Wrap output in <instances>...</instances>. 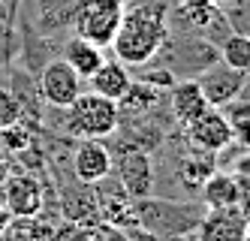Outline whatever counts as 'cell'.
Returning <instances> with one entry per match:
<instances>
[{"label":"cell","instance_id":"1","mask_svg":"<svg viewBox=\"0 0 250 241\" xmlns=\"http://www.w3.org/2000/svg\"><path fill=\"white\" fill-rule=\"evenodd\" d=\"M169 40V9L166 3H139L124 9L112 51L127 66H145Z\"/></svg>","mask_w":250,"mask_h":241},{"label":"cell","instance_id":"2","mask_svg":"<svg viewBox=\"0 0 250 241\" xmlns=\"http://www.w3.org/2000/svg\"><path fill=\"white\" fill-rule=\"evenodd\" d=\"M63 112H66V130L79 139H105L121 127L118 103L103 94H94V90H87V94L82 90Z\"/></svg>","mask_w":250,"mask_h":241},{"label":"cell","instance_id":"3","mask_svg":"<svg viewBox=\"0 0 250 241\" xmlns=\"http://www.w3.org/2000/svg\"><path fill=\"white\" fill-rule=\"evenodd\" d=\"M124 9H127V0H79L73 9V30L82 40L109 48L124 18Z\"/></svg>","mask_w":250,"mask_h":241},{"label":"cell","instance_id":"4","mask_svg":"<svg viewBox=\"0 0 250 241\" xmlns=\"http://www.w3.org/2000/svg\"><path fill=\"white\" fill-rule=\"evenodd\" d=\"M40 94L48 106L55 109H66L79 94H82V76L69 66L63 58L45 64L42 76H40Z\"/></svg>","mask_w":250,"mask_h":241},{"label":"cell","instance_id":"5","mask_svg":"<svg viewBox=\"0 0 250 241\" xmlns=\"http://www.w3.org/2000/svg\"><path fill=\"white\" fill-rule=\"evenodd\" d=\"M184 130H187L190 145L199 148V151L217 154V151H223V148L232 145V130H229V121H226V115H223V109L208 106L205 112L196 118V121H190Z\"/></svg>","mask_w":250,"mask_h":241},{"label":"cell","instance_id":"6","mask_svg":"<svg viewBox=\"0 0 250 241\" xmlns=\"http://www.w3.org/2000/svg\"><path fill=\"white\" fill-rule=\"evenodd\" d=\"M247 235H250V229L244 223L238 205L208 208L199 229H196V241H247Z\"/></svg>","mask_w":250,"mask_h":241},{"label":"cell","instance_id":"7","mask_svg":"<svg viewBox=\"0 0 250 241\" xmlns=\"http://www.w3.org/2000/svg\"><path fill=\"white\" fill-rule=\"evenodd\" d=\"M3 208L12 217H33L42 211V184L33 175H15L3 181Z\"/></svg>","mask_w":250,"mask_h":241},{"label":"cell","instance_id":"8","mask_svg":"<svg viewBox=\"0 0 250 241\" xmlns=\"http://www.w3.org/2000/svg\"><path fill=\"white\" fill-rule=\"evenodd\" d=\"M244 85H247V72L229 69L226 64L208 69L205 76L199 79L202 94H205L208 106H214V109H223L226 103L238 100V97H241V90H244Z\"/></svg>","mask_w":250,"mask_h":241},{"label":"cell","instance_id":"9","mask_svg":"<svg viewBox=\"0 0 250 241\" xmlns=\"http://www.w3.org/2000/svg\"><path fill=\"white\" fill-rule=\"evenodd\" d=\"M73 172L82 184H97L112 172V154L103 139H82L73 154Z\"/></svg>","mask_w":250,"mask_h":241},{"label":"cell","instance_id":"10","mask_svg":"<svg viewBox=\"0 0 250 241\" xmlns=\"http://www.w3.org/2000/svg\"><path fill=\"white\" fill-rule=\"evenodd\" d=\"M205 109H208V100L202 94L199 82L190 79V82L172 85V90H169V112H172V118L181 124V127H187L190 121H196Z\"/></svg>","mask_w":250,"mask_h":241},{"label":"cell","instance_id":"11","mask_svg":"<svg viewBox=\"0 0 250 241\" xmlns=\"http://www.w3.org/2000/svg\"><path fill=\"white\" fill-rule=\"evenodd\" d=\"M199 193H202V202H205L208 208H232V205H238V202H241L244 184H241L238 175L214 169L208 175V181L199 187Z\"/></svg>","mask_w":250,"mask_h":241},{"label":"cell","instance_id":"12","mask_svg":"<svg viewBox=\"0 0 250 241\" xmlns=\"http://www.w3.org/2000/svg\"><path fill=\"white\" fill-rule=\"evenodd\" d=\"M91 90L94 94H103V97H109V100H121L124 97V90L130 88V69H127V64H121L118 58L115 61H103L100 66H97V72L91 79Z\"/></svg>","mask_w":250,"mask_h":241},{"label":"cell","instance_id":"13","mask_svg":"<svg viewBox=\"0 0 250 241\" xmlns=\"http://www.w3.org/2000/svg\"><path fill=\"white\" fill-rule=\"evenodd\" d=\"M214 169H217V154L193 148V151L181 160V169H178V181H181L187 190H199L202 184L208 181V175H211Z\"/></svg>","mask_w":250,"mask_h":241},{"label":"cell","instance_id":"14","mask_svg":"<svg viewBox=\"0 0 250 241\" xmlns=\"http://www.w3.org/2000/svg\"><path fill=\"white\" fill-rule=\"evenodd\" d=\"M63 61L73 66L82 79H91L94 72H97V66H100L105 58H103V48H100V45H94V43L82 40V36H76V40L66 43V48H63Z\"/></svg>","mask_w":250,"mask_h":241},{"label":"cell","instance_id":"15","mask_svg":"<svg viewBox=\"0 0 250 241\" xmlns=\"http://www.w3.org/2000/svg\"><path fill=\"white\" fill-rule=\"evenodd\" d=\"M157 100H160V88H154L151 82H130V88L118 100V112L121 115H145L157 106Z\"/></svg>","mask_w":250,"mask_h":241},{"label":"cell","instance_id":"16","mask_svg":"<svg viewBox=\"0 0 250 241\" xmlns=\"http://www.w3.org/2000/svg\"><path fill=\"white\" fill-rule=\"evenodd\" d=\"M51 238V226L42 223V220L33 214V217H12L0 241H48Z\"/></svg>","mask_w":250,"mask_h":241},{"label":"cell","instance_id":"17","mask_svg":"<svg viewBox=\"0 0 250 241\" xmlns=\"http://www.w3.org/2000/svg\"><path fill=\"white\" fill-rule=\"evenodd\" d=\"M223 115L232 130V145H241L250 151V100H232L223 106Z\"/></svg>","mask_w":250,"mask_h":241},{"label":"cell","instance_id":"18","mask_svg":"<svg viewBox=\"0 0 250 241\" xmlns=\"http://www.w3.org/2000/svg\"><path fill=\"white\" fill-rule=\"evenodd\" d=\"M220 64L238 72H250V36L244 33H229L220 45Z\"/></svg>","mask_w":250,"mask_h":241},{"label":"cell","instance_id":"19","mask_svg":"<svg viewBox=\"0 0 250 241\" xmlns=\"http://www.w3.org/2000/svg\"><path fill=\"white\" fill-rule=\"evenodd\" d=\"M121 175H124V181H127L124 187L133 190L136 196H142V193L151 190V163H148L145 154H130L127 160H124Z\"/></svg>","mask_w":250,"mask_h":241},{"label":"cell","instance_id":"20","mask_svg":"<svg viewBox=\"0 0 250 241\" xmlns=\"http://www.w3.org/2000/svg\"><path fill=\"white\" fill-rule=\"evenodd\" d=\"M21 121V103L9 88H0V130Z\"/></svg>","mask_w":250,"mask_h":241},{"label":"cell","instance_id":"21","mask_svg":"<svg viewBox=\"0 0 250 241\" xmlns=\"http://www.w3.org/2000/svg\"><path fill=\"white\" fill-rule=\"evenodd\" d=\"M217 0H178V6H181V12H196V9H208L214 6Z\"/></svg>","mask_w":250,"mask_h":241},{"label":"cell","instance_id":"22","mask_svg":"<svg viewBox=\"0 0 250 241\" xmlns=\"http://www.w3.org/2000/svg\"><path fill=\"white\" fill-rule=\"evenodd\" d=\"M238 211H241L244 223H247V229H250V190H244V196H241V202H238Z\"/></svg>","mask_w":250,"mask_h":241},{"label":"cell","instance_id":"23","mask_svg":"<svg viewBox=\"0 0 250 241\" xmlns=\"http://www.w3.org/2000/svg\"><path fill=\"white\" fill-rule=\"evenodd\" d=\"M9 178V163H6V157L3 154H0V184H3Z\"/></svg>","mask_w":250,"mask_h":241},{"label":"cell","instance_id":"24","mask_svg":"<svg viewBox=\"0 0 250 241\" xmlns=\"http://www.w3.org/2000/svg\"><path fill=\"white\" fill-rule=\"evenodd\" d=\"M9 220H12V214H9L3 205H0V235H3V229H6V223H9Z\"/></svg>","mask_w":250,"mask_h":241},{"label":"cell","instance_id":"25","mask_svg":"<svg viewBox=\"0 0 250 241\" xmlns=\"http://www.w3.org/2000/svg\"><path fill=\"white\" fill-rule=\"evenodd\" d=\"M3 22H6V12H3V6H0V27H3Z\"/></svg>","mask_w":250,"mask_h":241},{"label":"cell","instance_id":"26","mask_svg":"<svg viewBox=\"0 0 250 241\" xmlns=\"http://www.w3.org/2000/svg\"><path fill=\"white\" fill-rule=\"evenodd\" d=\"M226 3H232V0H226Z\"/></svg>","mask_w":250,"mask_h":241},{"label":"cell","instance_id":"27","mask_svg":"<svg viewBox=\"0 0 250 241\" xmlns=\"http://www.w3.org/2000/svg\"><path fill=\"white\" fill-rule=\"evenodd\" d=\"M247 76H250V72H247Z\"/></svg>","mask_w":250,"mask_h":241}]
</instances>
